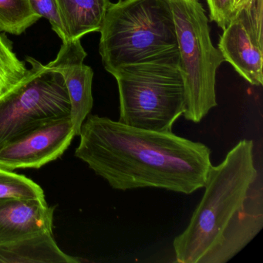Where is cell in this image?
Returning <instances> with one entry per match:
<instances>
[{"mask_svg": "<svg viewBox=\"0 0 263 263\" xmlns=\"http://www.w3.org/2000/svg\"><path fill=\"white\" fill-rule=\"evenodd\" d=\"M87 56L81 40L69 41L63 43L57 58L47 65L64 78L70 98V118L75 137L79 136L81 126L93 105V72L84 64Z\"/></svg>", "mask_w": 263, "mask_h": 263, "instance_id": "8", "label": "cell"}, {"mask_svg": "<svg viewBox=\"0 0 263 263\" xmlns=\"http://www.w3.org/2000/svg\"><path fill=\"white\" fill-rule=\"evenodd\" d=\"M202 198L173 241L178 263H226L263 228V187L254 141L237 143L209 170Z\"/></svg>", "mask_w": 263, "mask_h": 263, "instance_id": "2", "label": "cell"}, {"mask_svg": "<svg viewBox=\"0 0 263 263\" xmlns=\"http://www.w3.org/2000/svg\"><path fill=\"white\" fill-rule=\"evenodd\" d=\"M74 137L70 116L46 123L0 146V168H41L62 156Z\"/></svg>", "mask_w": 263, "mask_h": 263, "instance_id": "7", "label": "cell"}, {"mask_svg": "<svg viewBox=\"0 0 263 263\" xmlns=\"http://www.w3.org/2000/svg\"><path fill=\"white\" fill-rule=\"evenodd\" d=\"M28 69L0 35V98L13 91L25 80Z\"/></svg>", "mask_w": 263, "mask_h": 263, "instance_id": "14", "label": "cell"}, {"mask_svg": "<svg viewBox=\"0 0 263 263\" xmlns=\"http://www.w3.org/2000/svg\"><path fill=\"white\" fill-rule=\"evenodd\" d=\"M103 65L118 67L178 50L172 9L167 0H119L110 4L100 30Z\"/></svg>", "mask_w": 263, "mask_h": 263, "instance_id": "4", "label": "cell"}, {"mask_svg": "<svg viewBox=\"0 0 263 263\" xmlns=\"http://www.w3.org/2000/svg\"><path fill=\"white\" fill-rule=\"evenodd\" d=\"M262 15L263 0H249L232 17L241 23L254 44L261 50H263Z\"/></svg>", "mask_w": 263, "mask_h": 263, "instance_id": "16", "label": "cell"}, {"mask_svg": "<svg viewBox=\"0 0 263 263\" xmlns=\"http://www.w3.org/2000/svg\"><path fill=\"white\" fill-rule=\"evenodd\" d=\"M7 198L45 200L42 187L23 175L0 168V200Z\"/></svg>", "mask_w": 263, "mask_h": 263, "instance_id": "15", "label": "cell"}, {"mask_svg": "<svg viewBox=\"0 0 263 263\" xmlns=\"http://www.w3.org/2000/svg\"><path fill=\"white\" fill-rule=\"evenodd\" d=\"M218 50L235 70L253 86L263 84V50L257 47L238 20L223 30Z\"/></svg>", "mask_w": 263, "mask_h": 263, "instance_id": "10", "label": "cell"}, {"mask_svg": "<svg viewBox=\"0 0 263 263\" xmlns=\"http://www.w3.org/2000/svg\"><path fill=\"white\" fill-rule=\"evenodd\" d=\"M53 212L45 200H0V242L53 233Z\"/></svg>", "mask_w": 263, "mask_h": 263, "instance_id": "9", "label": "cell"}, {"mask_svg": "<svg viewBox=\"0 0 263 263\" xmlns=\"http://www.w3.org/2000/svg\"><path fill=\"white\" fill-rule=\"evenodd\" d=\"M25 80L0 98V146L53 120L70 116L64 78L34 58Z\"/></svg>", "mask_w": 263, "mask_h": 263, "instance_id": "6", "label": "cell"}, {"mask_svg": "<svg viewBox=\"0 0 263 263\" xmlns=\"http://www.w3.org/2000/svg\"><path fill=\"white\" fill-rule=\"evenodd\" d=\"M207 4L210 19L224 30L232 21L233 0H207Z\"/></svg>", "mask_w": 263, "mask_h": 263, "instance_id": "18", "label": "cell"}, {"mask_svg": "<svg viewBox=\"0 0 263 263\" xmlns=\"http://www.w3.org/2000/svg\"><path fill=\"white\" fill-rule=\"evenodd\" d=\"M57 244L53 233L37 234L0 242V263H79Z\"/></svg>", "mask_w": 263, "mask_h": 263, "instance_id": "11", "label": "cell"}, {"mask_svg": "<svg viewBox=\"0 0 263 263\" xmlns=\"http://www.w3.org/2000/svg\"><path fill=\"white\" fill-rule=\"evenodd\" d=\"M172 9L184 83L183 116L198 124L217 106L216 71L224 60L211 41L205 10L198 0H167Z\"/></svg>", "mask_w": 263, "mask_h": 263, "instance_id": "5", "label": "cell"}, {"mask_svg": "<svg viewBox=\"0 0 263 263\" xmlns=\"http://www.w3.org/2000/svg\"><path fill=\"white\" fill-rule=\"evenodd\" d=\"M248 1H249V0H233V5H232L233 14H232V17H233L234 15H235V13H236L238 10H239L243 6L247 4Z\"/></svg>", "mask_w": 263, "mask_h": 263, "instance_id": "19", "label": "cell"}, {"mask_svg": "<svg viewBox=\"0 0 263 263\" xmlns=\"http://www.w3.org/2000/svg\"><path fill=\"white\" fill-rule=\"evenodd\" d=\"M33 10L41 17L50 22L53 31L62 40L63 43L70 41L63 24L56 0H30Z\"/></svg>", "mask_w": 263, "mask_h": 263, "instance_id": "17", "label": "cell"}, {"mask_svg": "<svg viewBox=\"0 0 263 263\" xmlns=\"http://www.w3.org/2000/svg\"><path fill=\"white\" fill-rule=\"evenodd\" d=\"M60 14L70 41L87 33L99 32L104 23L109 0H56Z\"/></svg>", "mask_w": 263, "mask_h": 263, "instance_id": "12", "label": "cell"}, {"mask_svg": "<svg viewBox=\"0 0 263 263\" xmlns=\"http://www.w3.org/2000/svg\"><path fill=\"white\" fill-rule=\"evenodd\" d=\"M119 91V122L154 132H172L185 109L178 50L112 72Z\"/></svg>", "mask_w": 263, "mask_h": 263, "instance_id": "3", "label": "cell"}, {"mask_svg": "<svg viewBox=\"0 0 263 263\" xmlns=\"http://www.w3.org/2000/svg\"><path fill=\"white\" fill-rule=\"evenodd\" d=\"M41 19L30 0H0V32L21 35Z\"/></svg>", "mask_w": 263, "mask_h": 263, "instance_id": "13", "label": "cell"}, {"mask_svg": "<svg viewBox=\"0 0 263 263\" xmlns=\"http://www.w3.org/2000/svg\"><path fill=\"white\" fill-rule=\"evenodd\" d=\"M79 137L75 156L115 190L156 187L190 195L204 187L212 166L203 143L106 117L89 115Z\"/></svg>", "mask_w": 263, "mask_h": 263, "instance_id": "1", "label": "cell"}]
</instances>
